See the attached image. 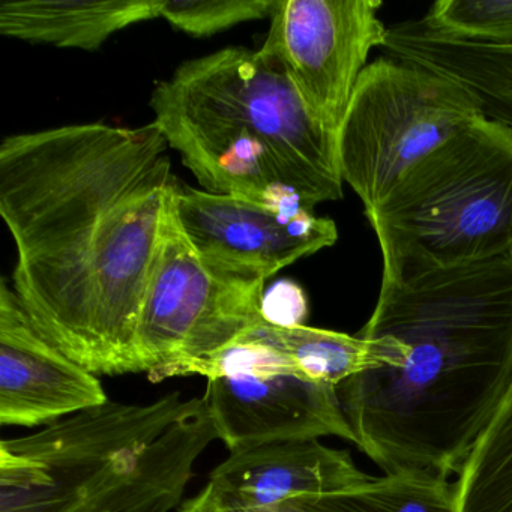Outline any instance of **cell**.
<instances>
[{
	"instance_id": "1",
	"label": "cell",
	"mask_w": 512,
	"mask_h": 512,
	"mask_svg": "<svg viewBox=\"0 0 512 512\" xmlns=\"http://www.w3.org/2000/svg\"><path fill=\"white\" fill-rule=\"evenodd\" d=\"M154 121L5 137L0 214L13 292L37 331L97 376L133 373L134 341L173 178Z\"/></svg>"
},
{
	"instance_id": "2",
	"label": "cell",
	"mask_w": 512,
	"mask_h": 512,
	"mask_svg": "<svg viewBox=\"0 0 512 512\" xmlns=\"http://www.w3.org/2000/svg\"><path fill=\"white\" fill-rule=\"evenodd\" d=\"M358 335L407 355L337 386L355 445L383 473L457 475L512 382V253L382 283Z\"/></svg>"
},
{
	"instance_id": "3",
	"label": "cell",
	"mask_w": 512,
	"mask_h": 512,
	"mask_svg": "<svg viewBox=\"0 0 512 512\" xmlns=\"http://www.w3.org/2000/svg\"><path fill=\"white\" fill-rule=\"evenodd\" d=\"M170 149L208 193L269 206L343 199L337 136L317 124L266 49L190 59L151 97Z\"/></svg>"
},
{
	"instance_id": "4",
	"label": "cell",
	"mask_w": 512,
	"mask_h": 512,
	"mask_svg": "<svg viewBox=\"0 0 512 512\" xmlns=\"http://www.w3.org/2000/svg\"><path fill=\"white\" fill-rule=\"evenodd\" d=\"M203 397L107 401L0 443V512H170L217 440Z\"/></svg>"
},
{
	"instance_id": "5",
	"label": "cell",
	"mask_w": 512,
	"mask_h": 512,
	"mask_svg": "<svg viewBox=\"0 0 512 512\" xmlns=\"http://www.w3.org/2000/svg\"><path fill=\"white\" fill-rule=\"evenodd\" d=\"M382 283L512 253V128L481 116L364 212Z\"/></svg>"
},
{
	"instance_id": "6",
	"label": "cell",
	"mask_w": 512,
	"mask_h": 512,
	"mask_svg": "<svg viewBox=\"0 0 512 512\" xmlns=\"http://www.w3.org/2000/svg\"><path fill=\"white\" fill-rule=\"evenodd\" d=\"M481 116L482 101L457 80L382 56L362 73L338 130L341 178L370 211L410 167Z\"/></svg>"
},
{
	"instance_id": "7",
	"label": "cell",
	"mask_w": 512,
	"mask_h": 512,
	"mask_svg": "<svg viewBox=\"0 0 512 512\" xmlns=\"http://www.w3.org/2000/svg\"><path fill=\"white\" fill-rule=\"evenodd\" d=\"M191 374L208 379L203 400L218 439L230 452L325 436L355 443L337 388L302 376L265 320L214 355L179 368L175 376Z\"/></svg>"
},
{
	"instance_id": "8",
	"label": "cell",
	"mask_w": 512,
	"mask_h": 512,
	"mask_svg": "<svg viewBox=\"0 0 512 512\" xmlns=\"http://www.w3.org/2000/svg\"><path fill=\"white\" fill-rule=\"evenodd\" d=\"M173 193L134 341L133 373L146 371L154 382L214 355L263 320L265 286L230 283L203 263L179 223Z\"/></svg>"
},
{
	"instance_id": "9",
	"label": "cell",
	"mask_w": 512,
	"mask_h": 512,
	"mask_svg": "<svg viewBox=\"0 0 512 512\" xmlns=\"http://www.w3.org/2000/svg\"><path fill=\"white\" fill-rule=\"evenodd\" d=\"M380 0H278L263 49L283 64L310 115L337 136L368 56L385 47Z\"/></svg>"
},
{
	"instance_id": "10",
	"label": "cell",
	"mask_w": 512,
	"mask_h": 512,
	"mask_svg": "<svg viewBox=\"0 0 512 512\" xmlns=\"http://www.w3.org/2000/svg\"><path fill=\"white\" fill-rule=\"evenodd\" d=\"M173 203L200 259L230 283L265 286L281 269L332 247L338 239L331 218L301 205H263L179 184Z\"/></svg>"
},
{
	"instance_id": "11",
	"label": "cell",
	"mask_w": 512,
	"mask_h": 512,
	"mask_svg": "<svg viewBox=\"0 0 512 512\" xmlns=\"http://www.w3.org/2000/svg\"><path fill=\"white\" fill-rule=\"evenodd\" d=\"M97 374L46 340L2 281L0 424L40 427L107 403Z\"/></svg>"
},
{
	"instance_id": "12",
	"label": "cell",
	"mask_w": 512,
	"mask_h": 512,
	"mask_svg": "<svg viewBox=\"0 0 512 512\" xmlns=\"http://www.w3.org/2000/svg\"><path fill=\"white\" fill-rule=\"evenodd\" d=\"M350 452L319 439L266 443L229 458L209 475L221 497L247 508H280L367 481Z\"/></svg>"
},
{
	"instance_id": "13",
	"label": "cell",
	"mask_w": 512,
	"mask_h": 512,
	"mask_svg": "<svg viewBox=\"0 0 512 512\" xmlns=\"http://www.w3.org/2000/svg\"><path fill=\"white\" fill-rule=\"evenodd\" d=\"M163 0H16L0 5V34L59 49H101L116 32L160 17Z\"/></svg>"
},
{
	"instance_id": "14",
	"label": "cell",
	"mask_w": 512,
	"mask_h": 512,
	"mask_svg": "<svg viewBox=\"0 0 512 512\" xmlns=\"http://www.w3.org/2000/svg\"><path fill=\"white\" fill-rule=\"evenodd\" d=\"M292 506L301 512H454V484L430 470H398Z\"/></svg>"
},
{
	"instance_id": "15",
	"label": "cell",
	"mask_w": 512,
	"mask_h": 512,
	"mask_svg": "<svg viewBox=\"0 0 512 512\" xmlns=\"http://www.w3.org/2000/svg\"><path fill=\"white\" fill-rule=\"evenodd\" d=\"M452 484L454 512H512V382Z\"/></svg>"
},
{
	"instance_id": "16",
	"label": "cell",
	"mask_w": 512,
	"mask_h": 512,
	"mask_svg": "<svg viewBox=\"0 0 512 512\" xmlns=\"http://www.w3.org/2000/svg\"><path fill=\"white\" fill-rule=\"evenodd\" d=\"M419 22L445 40L512 49V0H439Z\"/></svg>"
},
{
	"instance_id": "17",
	"label": "cell",
	"mask_w": 512,
	"mask_h": 512,
	"mask_svg": "<svg viewBox=\"0 0 512 512\" xmlns=\"http://www.w3.org/2000/svg\"><path fill=\"white\" fill-rule=\"evenodd\" d=\"M451 76L482 101L487 118L512 128V49L461 44Z\"/></svg>"
},
{
	"instance_id": "18",
	"label": "cell",
	"mask_w": 512,
	"mask_h": 512,
	"mask_svg": "<svg viewBox=\"0 0 512 512\" xmlns=\"http://www.w3.org/2000/svg\"><path fill=\"white\" fill-rule=\"evenodd\" d=\"M278 0H169L161 19L191 37H212L241 23L271 19Z\"/></svg>"
},
{
	"instance_id": "19",
	"label": "cell",
	"mask_w": 512,
	"mask_h": 512,
	"mask_svg": "<svg viewBox=\"0 0 512 512\" xmlns=\"http://www.w3.org/2000/svg\"><path fill=\"white\" fill-rule=\"evenodd\" d=\"M308 301L301 286L293 281H278L263 293L262 317L271 325L292 328L304 325Z\"/></svg>"
},
{
	"instance_id": "20",
	"label": "cell",
	"mask_w": 512,
	"mask_h": 512,
	"mask_svg": "<svg viewBox=\"0 0 512 512\" xmlns=\"http://www.w3.org/2000/svg\"><path fill=\"white\" fill-rule=\"evenodd\" d=\"M178 512H301L293 506L280 508H247L221 497L211 485L206 484L196 496L185 500Z\"/></svg>"
}]
</instances>
